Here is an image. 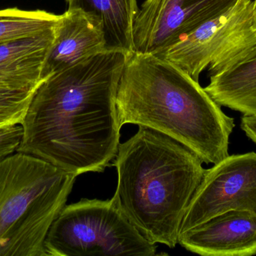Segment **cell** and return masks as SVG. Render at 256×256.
I'll return each mask as SVG.
<instances>
[{"label": "cell", "instance_id": "cell-1", "mask_svg": "<svg viewBox=\"0 0 256 256\" xmlns=\"http://www.w3.org/2000/svg\"><path fill=\"white\" fill-rule=\"evenodd\" d=\"M128 55L106 50L43 80L16 152L76 176L104 171L120 144L116 98Z\"/></svg>", "mask_w": 256, "mask_h": 256}, {"label": "cell", "instance_id": "cell-2", "mask_svg": "<svg viewBox=\"0 0 256 256\" xmlns=\"http://www.w3.org/2000/svg\"><path fill=\"white\" fill-rule=\"evenodd\" d=\"M118 122L154 129L183 144L206 164L228 155L236 124L204 88L176 65L150 54H128L116 98Z\"/></svg>", "mask_w": 256, "mask_h": 256}, {"label": "cell", "instance_id": "cell-3", "mask_svg": "<svg viewBox=\"0 0 256 256\" xmlns=\"http://www.w3.org/2000/svg\"><path fill=\"white\" fill-rule=\"evenodd\" d=\"M196 153L174 138L138 126L118 146L114 203L149 241L178 244L182 222L206 169Z\"/></svg>", "mask_w": 256, "mask_h": 256}, {"label": "cell", "instance_id": "cell-4", "mask_svg": "<svg viewBox=\"0 0 256 256\" xmlns=\"http://www.w3.org/2000/svg\"><path fill=\"white\" fill-rule=\"evenodd\" d=\"M76 177L19 152L0 162V256H46L48 231Z\"/></svg>", "mask_w": 256, "mask_h": 256}, {"label": "cell", "instance_id": "cell-5", "mask_svg": "<svg viewBox=\"0 0 256 256\" xmlns=\"http://www.w3.org/2000/svg\"><path fill=\"white\" fill-rule=\"evenodd\" d=\"M46 256L156 255L114 200L84 199L66 205L48 231Z\"/></svg>", "mask_w": 256, "mask_h": 256}, {"label": "cell", "instance_id": "cell-6", "mask_svg": "<svg viewBox=\"0 0 256 256\" xmlns=\"http://www.w3.org/2000/svg\"><path fill=\"white\" fill-rule=\"evenodd\" d=\"M252 1L239 0L156 57L176 65L196 81L206 68L210 76L227 69L256 45Z\"/></svg>", "mask_w": 256, "mask_h": 256}, {"label": "cell", "instance_id": "cell-7", "mask_svg": "<svg viewBox=\"0 0 256 256\" xmlns=\"http://www.w3.org/2000/svg\"><path fill=\"white\" fill-rule=\"evenodd\" d=\"M232 210L256 215L255 152L228 156L206 169L182 222L180 234Z\"/></svg>", "mask_w": 256, "mask_h": 256}, {"label": "cell", "instance_id": "cell-8", "mask_svg": "<svg viewBox=\"0 0 256 256\" xmlns=\"http://www.w3.org/2000/svg\"><path fill=\"white\" fill-rule=\"evenodd\" d=\"M239 0H146L132 28V52L156 56Z\"/></svg>", "mask_w": 256, "mask_h": 256}, {"label": "cell", "instance_id": "cell-9", "mask_svg": "<svg viewBox=\"0 0 256 256\" xmlns=\"http://www.w3.org/2000/svg\"><path fill=\"white\" fill-rule=\"evenodd\" d=\"M178 244L204 256L256 255V215L232 210L182 233Z\"/></svg>", "mask_w": 256, "mask_h": 256}, {"label": "cell", "instance_id": "cell-10", "mask_svg": "<svg viewBox=\"0 0 256 256\" xmlns=\"http://www.w3.org/2000/svg\"><path fill=\"white\" fill-rule=\"evenodd\" d=\"M106 50L102 23L78 9L61 15L55 39L42 70V80Z\"/></svg>", "mask_w": 256, "mask_h": 256}, {"label": "cell", "instance_id": "cell-11", "mask_svg": "<svg viewBox=\"0 0 256 256\" xmlns=\"http://www.w3.org/2000/svg\"><path fill=\"white\" fill-rule=\"evenodd\" d=\"M57 26L36 36L0 44V88L32 90L38 86Z\"/></svg>", "mask_w": 256, "mask_h": 256}, {"label": "cell", "instance_id": "cell-12", "mask_svg": "<svg viewBox=\"0 0 256 256\" xmlns=\"http://www.w3.org/2000/svg\"><path fill=\"white\" fill-rule=\"evenodd\" d=\"M204 89L220 106L256 115V45L237 63L210 75Z\"/></svg>", "mask_w": 256, "mask_h": 256}, {"label": "cell", "instance_id": "cell-13", "mask_svg": "<svg viewBox=\"0 0 256 256\" xmlns=\"http://www.w3.org/2000/svg\"><path fill=\"white\" fill-rule=\"evenodd\" d=\"M68 9H78L102 23L106 50L132 52V28L138 12L136 0H72Z\"/></svg>", "mask_w": 256, "mask_h": 256}, {"label": "cell", "instance_id": "cell-14", "mask_svg": "<svg viewBox=\"0 0 256 256\" xmlns=\"http://www.w3.org/2000/svg\"><path fill=\"white\" fill-rule=\"evenodd\" d=\"M61 15L44 10L0 9V44L30 37L54 28Z\"/></svg>", "mask_w": 256, "mask_h": 256}, {"label": "cell", "instance_id": "cell-15", "mask_svg": "<svg viewBox=\"0 0 256 256\" xmlns=\"http://www.w3.org/2000/svg\"><path fill=\"white\" fill-rule=\"evenodd\" d=\"M36 89L0 88V127L22 123Z\"/></svg>", "mask_w": 256, "mask_h": 256}, {"label": "cell", "instance_id": "cell-16", "mask_svg": "<svg viewBox=\"0 0 256 256\" xmlns=\"http://www.w3.org/2000/svg\"><path fill=\"white\" fill-rule=\"evenodd\" d=\"M22 136V129L20 124L0 127V162L16 153Z\"/></svg>", "mask_w": 256, "mask_h": 256}, {"label": "cell", "instance_id": "cell-17", "mask_svg": "<svg viewBox=\"0 0 256 256\" xmlns=\"http://www.w3.org/2000/svg\"><path fill=\"white\" fill-rule=\"evenodd\" d=\"M240 127L246 136L256 144V115H245L242 118Z\"/></svg>", "mask_w": 256, "mask_h": 256}, {"label": "cell", "instance_id": "cell-18", "mask_svg": "<svg viewBox=\"0 0 256 256\" xmlns=\"http://www.w3.org/2000/svg\"><path fill=\"white\" fill-rule=\"evenodd\" d=\"M252 27L256 35V0L252 1Z\"/></svg>", "mask_w": 256, "mask_h": 256}, {"label": "cell", "instance_id": "cell-19", "mask_svg": "<svg viewBox=\"0 0 256 256\" xmlns=\"http://www.w3.org/2000/svg\"><path fill=\"white\" fill-rule=\"evenodd\" d=\"M66 3H68V5L70 4V3H72V0H66Z\"/></svg>", "mask_w": 256, "mask_h": 256}]
</instances>
